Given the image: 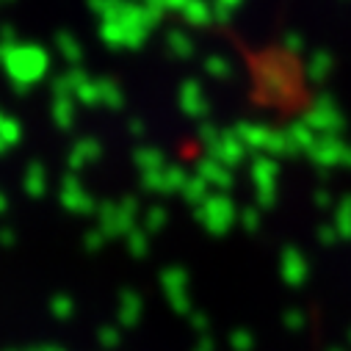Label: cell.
<instances>
[{"label": "cell", "mask_w": 351, "mask_h": 351, "mask_svg": "<svg viewBox=\"0 0 351 351\" xmlns=\"http://www.w3.org/2000/svg\"><path fill=\"white\" fill-rule=\"evenodd\" d=\"M3 64H6V75L14 86L17 95H25L31 86L47 72L50 66V58L42 47L31 45V47H23V45H12L6 47L3 53Z\"/></svg>", "instance_id": "obj_1"}, {"label": "cell", "mask_w": 351, "mask_h": 351, "mask_svg": "<svg viewBox=\"0 0 351 351\" xmlns=\"http://www.w3.org/2000/svg\"><path fill=\"white\" fill-rule=\"evenodd\" d=\"M197 221H199L208 232L224 235V232L232 227V221H235V208H232V202H230L227 197L213 194V197H208L202 205H197Z\"/></svg>", "instance_id": "obj_2"}, {"label": "cell", "mask_w": 351, "mask_h": 351, "mask_svg": "<svg viewBox=\"0 0 351 351\" xmlns=\"http://www.w3.org/2000/svg\"><path fill=\"white\" fill-rule=\"evenodd\" d=\"M252 178L257 183V202L260 208H271L277 194V160L274 158H266V155H260L252 160Z\"/></svg>", "instance_id": "obj_3"}, {"label": "cell", "mask_w": 351, "mask_h": 351, "mask_svg": "<svg viewBox=\"0 0 351 351\" xmlns=\"http://www.w3.org/2000/svg\"><path fill=\"white\" fill-rule=\"evenodd\" d=\"M160 285H163L174 313H178V315H191V299H189V291H186V285H189L186 269H169V271H163L160 274Z\"/></svg>", "instance_id": "obj_4"}, {"label": "cell", "mask_w": 351, "mask_h": 351, "mask_svg": "<svg viewBox=\"0 0 351 351\" xmlns=\"http://www.w3.org/2000/svg\"><path fill=\"white\" fill-rule=\"evenodd\" d=\"M304 125L313 130H321V133H335L337 128H343V117H340V111L335 108V103L329 100V97H321L313 108H310V114H307V119H304Z\"/></svg>", "instance_id": "obj_5"}, {"label": "cell", "mask_w": 351, "mask_h": 351, "mask_svg": "<svg viewBox=\"0 0 351 351\" xmlns=\"http://www.w3.org/2000/svg\"><path fill=\"white\" fill-rule=\"evenodd\" d=\"M210 158L221 166H238L246 160V147L235 133H219V138L210 144Z\"/></svg>", "instance_id": "obj_6"}, {"label": "cell", "mask_w": 351, "mask_h": 351, "mask_svg": "<svg viewBox=\"0 0 351 351\" xmlns=\"http://www.w3.org/2000/svg\"><path fill=\"white\" fill-rule=\"evenodd\" d=\"M61 202L72 213H92L95 210V199L89 197V191H86L75 178H66L64 180V186H61Z\"/></svg>", "instance_id": "obj_7"}, {"label": "cell", "mask_w": 351, "mask_h": 351, "mask_svg": "<svg viewBox=\"0 0 351 351\" xmlns=\"http://www.w3.org/2000/svg\"><path fill=\"white\" fill-rule=\"evenodd\" d=\"M343 155H346V147L340 144L337 136L315 138V144H313V149H310V158H313V163H318V166H337V163H343Z\"/></svg>", "instance_id": "obj_8"}, {"label": "cell", "mask_w": 351, "mask_h": 351, "mask_svg": "<svg viewBox=\"0 0 351 351\" xmlns=\"http://www.w3.org/2000/svg\"><path fill=\"white\" fill-rule=\"evenodd\" d=\"M180 108H183L189 117H194V119H199V117L208 114V100H205L202 86H199L197 80H186V83L180 86Z\"/></svg>", "instance_id": "obj_9"}, {"label": "cell", "mask_w": 351, "mask_h": 351, "mask_svg": "<svg viewBox=\"0 0 351 351\" xmlns=\"http://www.w3.org/2000/svg\"><path fill=\"white\" fill-rule=\"evenodd\" d=\"M282 277L288 285H302L307 280V257L296 246H288L282 252Z\"/></svg>", "instance_id": "obj_10"}, {"label": "cell", "mask_w": 351, "mask_h": 351, "mask_svg": "<svg viewBox=\"0 0 351 351\" xmlns=\"http://www.w3.org/2000/svg\"><path fill=\"white\" fill-rule=\"evenodd\" d=\"M97 158H100V144L95 138H80L69 149V166L72 169H83L86 163H92Z\"/></svg>", "instance_id": "obj_11"}, {"label": "cell", "mask_w": 351, "mask_h": 351, "mask_svg": "<svg viewBox=\"0 0 351 351\" xmlns=\"http://www.w3.org/2000/svg\"><path fill=\"white\" fill-rule=\"evenodd\" d=\"M199 178H202L208 186H219V189H230V186H232V174H230V169L221 166V163L213 160V158L202 160V166H199Z\"/></svg>", "instance_id": "obj_12"}, {"label": "cell", "mask_w": 351, "mask_h": 351, "mask_svg": "<svg viewBox=\"0 0 351 351\" xmlns=\"http://www.w3.org/2000/svg\"><path fill=\"white\" fill-rule=\"evenodd\" d=\"M315 144V133L304 125V122H296L288 133H285V149L288 152H310Z\"/></svg>", "instance_id": "obj_13"}, {"label": "cell", "mask_w": 351, "mask_h": 351, "mask_svg": "<svg viewBox=\"0 0 351 351\" xmlns=\"http://www.w3.org/2000/svg\"><path fill=\"white\" fill-rule=\"evenodd\" d=\"M86 80H89V77H86L83 69H77V66H75V69H66L64 75H58V77L53 80V92H56V97H69V100H72V95L80 89Z\"/></svg>", "instance_id": "obj_14"}, {"label": "cell", "mask_w": 351, "mask_h": 351, "mask_svg": "<svg viewBox=\"0 0 351 351\" xmlns=\"http://www.w3.org/2000/svg\"><path fill=\"white\" fill-rule=\"evenodd\" d=\"M138 318H141V299H138V293L125 291V293L119 296V321H122L125 326H136Z\"/></svg>", "instance_id": "obj_15"}, {"label": "cell", "mask_w": 351, "mask_h": 351, "mask_svg": "<svg viewBox=\"0 0 351 351\" xmlns=\"http://www.w3.org/2000/svg\"><path fill=\"white\" fill-rule=\"evenodd\" d=\"M180 12H183L186 23L194 25V28H205L213 20V12H210V6L205 3V0H189V3Z\"/></svg>", "instance_id": "obj_16"}, {"label": "cell", "mask_w": 351, "mask_h": 351, "mask_svg": "<svg viewBox=\"0 0 351 351\" xmlns=\"http://www.w3.org/2000/svg\"><path fill=\"white\" fill-rule=\"evenodd\" d=\"M97 103L108 106V108H122L125 97H122V89L111 80V77H97Z\"/></svg>", "instance_id": "obj_17"}, {"label": "cell", "mask_w": 351, "mask_h": 351, "mask_svg": "<svg viewBox=\"0 0 351 351\" xmlns=\"http://www.w3.org/2000/svg\"><path fill=\"white\" fill-rule=\"evenodd\" d=\"M25 191L31 194V197H42L45 194V189H47V178H45V166L42 163H28V169H25Z\"/></svg>", "instance_id": "obj_18"}, {"label": "cell", "mask_w": 351, "mask_h": 351, "mask_svg": "<svg viewBox=\"0 0 351 351\" xmlns=\"http://www.w3.org/2000/svg\"><path fill=\"white\" fill-rule=\"evenodd\" d=\"M186 171L180 169V166H163V171H160V191L163 194H174V191H183V186H186Z\"/></svg>", "instance_id": "obj_19"}, {"label": "cell", "mask_w": 351, "mask_h": 351, "mask_svg": "<svg viewBox=\"0 0 351 351\" xmlns=\"http://www.w3.org/2000/svg\"><path fill=\"white\" fill-rule=\"evenodd\" d=\"M50 111H53V119L61 130H69L75 125V103L69 97H56Z\"/></svg>", "instance_id": "obj_20"}, {"label": "cell", "mask_w": 351, "mask_h": 351, "mask_svg": "<svg viewBox=\"0 0 351 351\" xmlns=\"http://www.w3.org/2000/svg\"><path fill=\"white\" fill-rule=\"evenodd\" d=\"M307 72H310L313 80H324V77L332 72V56H329L326 50H315V56H313L310 64H307Z\"/></svg>", "instance_id": "obj_21"}, {"label": "cell", "mask_w": 351, "mask_h": 351, "mask_svg": "<svg viewBox=\"0 0 351 351\" xmlns=\"http://www.w3.org/2000/svg\"><path fill=\"white\" fill-rule=\"evenodd\" d=\"M183 197L197 208V205H202L210 194H208V183L202 180V178H189L186 180V186H183Z\"/></svg>", "instance_id": "obj_22"}, {"label": "cell", "mask_w": 351, "mask_h": 351, "mask_svg": "<svg viewBox=\"0 0 351 351\" xmlns=\"http://www.w3.org/2000/svg\"><path fill=\"white\" fill-rule=\"evenodd\" d=\"M166 45H169V50H171L174 56H180V58H189V56L194 53V42H191L183 31H169Z\"/></svg>", "instance_id": "obj_23"}, {"label": "cell", "mask_w": 351, "mask_h": 351, "mask_svg": "<svg viewBox=\"0 0 351 351\" xmlns=\"http://www.w3.org/2000/svg\"><path fill=\"white\" fill-rule=\"evenodd\" d=\"M56 45H58L61 56H64L69 64H72V61H75V64L80 61L83 53H80V42H77L75 36H69V34H58V36H56Z\"/></svg>", "instance_id": "obj_24"}, {"label": "cell", "mask_w": 351, "mask_h": 351, "mask_svg": "<svg viewBox=\"0 0 351 351\" xmlns=\"http://www.w3.org/2000/svg\"><path fill=\"white\" fill-rule=\"evenodd\" d=\"M136 166H141L144 171H155V169H163V155H160L158 149H152V147H147V149H138V152H136Z\"/></svg>", "instance_id": "obj_25"}, {"label": "cell", "mask_w": 351, "mask_h": 351, "mask_svg": "<svg viewBox=\"0 0 351 351\" xmlns=\"http://www.w3.org/2000/svg\"><path fill=\"white\" fill-rule=\"evenodd\" d=\"M337 238H351V197L343 199V205L337 208Z\"/></svg>", "instance_id": "obj_26"}, {"label": "cell", "mask_w": 351, "mask_h": 351, "mask_svg": "<svg viewBox=\"0 0 351 351\" xmlns=\"http://www.w3.org/2000/svg\"><path fill=\"white\" fill-rule=\"evenodd\" d=\"M205 72H210L213 77L224 80V77L232 75V64L227 58H221V56H210V58H205Z\"/></svg>", "instance_id": "obj_27"}, {"label": "cell", "mask_w": 351, "mask_h": 351, "mask_svg": "<svg viewBox=\"0 0 351 351\" xmlns=\"http://www.w3.org/2000/svg\"><path fill=\"white\" fill-rule=\"evenodd\" d=\"M50 310H53V315H56V318L66 321V318L75 313V302H72V296H66V293H58V296H53V302H50Z\"/></svg>", "instance_id": "obj_28"}, {"label": "cell", "mask_w": 351, "mask_h": 351, "mask_svg": "<svg viewBox=\"0 0 351 351\" xmlns=\"http://www.w3.org/2000/svg\"><path fill=\"white\" fill-rule=\"evenodd\" d=\"M128 246H130V252H133L136 257H144V254H147V246H149L147 232L138 230V227H133V230L128 232Z\"/></svg>", "instance_id": "obj_29"}, {"label": "cell", "mask_w": 351, "mask_h": 351, "mask_svg": "<svg viewBox=\"0 0 351 351\" xmlns=\"http://www.w3.org/2000/svg\"><path fill=\"white\" fill-rule=\"evenodd\" d=\"M166 219H169V216H166V210H163L160 205H158V208H152V210L147 213V221H144V227H147V230H144V232H160V230H163V224H166Z\"/></svg>", "instance_id": "obj_30"}, {"label": "cell", "mask_w": 351, "mask_h": 351, "mask_svg": "<svg viewBox=\"0 0 351 351\" xmlns=\"http://www.w3.org/2000/svg\"><path fill=\"white\" fill-rule=\"evenodd\" d=\"M75 95H77V100H80L83 106H97V83H95V80H86Z\"/></svg>", "instance_id": "obj_31"}, {"label": "cell", "mask_w": 351, "mask_h": 351, "mask_svg": "<svg viewBox=\"0 0 351 351\" xmlns=\"http://www.w3.org/2000/svg\"><path fill=\"white\" fill-rule=\"evenodd\" d=\"M252 332H246V329H238L235 335H232V346L238 348V351H246V348H252Z\"/></svg>", "instance_id": "obj_32"}, {"label": "cell", "mask_w": 351, "mask_h": 351, "mask_svg": "<svg viewBox=\"0 0 351 351\" xmlns=\"http://www.w3.org/2000/svg\"><path fill=\"white\" fill-rule=\"evenodd\" d=\"M83 243H86V249H89V252H100V246L106 243V235L100 230H95V232H89L83 238Z\"/></svg>", "instance_id": "obj_33"}, {"label": "cell", "mask_w": 351, "mask_h": 351, "mask_svg": "<svg viewBox=\"0 0 351 351\" xmlns=\"http://www.w3.org/2000/svg\"><path fill=\"white\" fill-rule=\"evenodd\" d=\"M241 224H243V230L254 232L257 224H260V213H257V210H243V213H241Z\"/></svg>", "instance_id": "obj_34"}, {"label": "cell", "mask_w": 351, "mask_h": 351, "mask_svg": "<svg viewBox=\"0 0 351 351\" xmlns=\"http://www.w3.org/2000/svg\"><path fill=\"white\" fill-rule=\"evenodd\" d=\"M100 343L103 346H117L119 343V329L117 326H103L100 329Z\"/></svg>", "instance_id": "obj_35"}, {"label": "cell", "mask_w": 351, "mask_h": 351, "mask_svg": "<svg viewBox=\"0 0 351 351\" xmlns=\"http://www.w3.org/2000/svg\"><path fill=\"white\" fill-rule=\"evenodd\" d=\"M285 324H288L291 329H302V326H304V313H302V310H288V313H285Z\"/></svg>", "instance_id": "obj_36"}, {"label": "cell", "mask_w": 351, "mask_h": 351, "mask_svg": "<svg viewBox=\"0 0 351 351\" xmlns=\"http://www.w3.org/2000/svg\"><path fill=\"white\" fill-rule=\"evenodd\" d=\"M318 238H321V243H324V246H332V243L337 241V230H335L332 224H324V227H321V232H318Z\"/></svg>", "instance_id": "obj_37"}, {"label": "cell", "mask_w": 351, "mask_h": 351, "mask_svg": "<svg viewBox=\"0 0 351 351\" xmlns=\"http://www.w3.org/2000/svg\"><path fill=\"white\" fill-rule=\"evenodd\" d=\"M186 3H189V0H160V9H174V12H180Z\"/></svg>", "instance_id": "obj_38"}, {"label": "cell", "mask_w": 351, "mask_h": 351, "mask_svg": "<svg viewBox=\"0 0 351 351\" xmlns=\"http://www.w3.org/2000/svg\"><path fill=\"white\" fill-rule=\"evenodd\" d=\"M191 324H194V329H208V318L202 315V313H191Z\"/></svg>", "instance_id": "obj_39"}, {"label": "cell", "mask_w": 351, "mask_h": 351, "mask_svg": "<svg viewBox=\"0 0 351 351\" xmlns=\"http://www.w3.org/2000/svg\"><path fill=\"white\" fill-rule=\"evenodd\" d=\"M197 351H213V340L208 337V335H202V340H199V348Z\"/></svg>", "instance_id": "obj_40"}, {"label": "cell", "mask_w": 351, "mask_h": 351, "mask_svg": "<svg viewBox=\"0 0 351 351\" xmlns=\"http://www.w3.org/2000/svg\"><path fill=\"white\" fill-rule=\"evenodd\" d=\"M216 3H219L221 9H230V12H232V9H235V6L241 3V0H216Z\"/></svg>", "instance_id": "obj_41"}, {"label": "cell", "mask_w": 351, "mask_h": 351, "mask_svg": "<svg viewBox=\"0 0 351 351\" xmlns=\"http://www.w3.org/2000/svg\"><path fill=\"white\" fill-rule=\"evenodd\" d=\"M0 241H6V246H12V243H14V232H12V230H6L3 235H0Z\"/></svg>", "instance_id": "obj_42"}, {"label": "cell", "mask_w": 351, "mask_h": 351, "mask_svg": "<svg viewBox=\"0 0 351 351\" xmlns=\"http://www.w3.org/2000/svg\"><path fill=\"white\" fill-rule=\"evenodd\" d=\"M315 202H318L321 208H326V205H329V194H324V191H321V194L315 197Z\"/></svg>", "instance_id": "obj_43"}, {"label": "cell", "mask_w": 351, "mask_h": 351, "mask_svg": "<svg viewBox=\"0 0 351 351\" xmlns=\"http://www.w3.org/2000/svg\"><path fill=\"white\" fill-rule=\"evenodd\" d=\"M6 208H9V199H6V197H3V194H0V213H3V210H6Z\"/></svg>", "instance_id": "obj_44"}, {"label": "cell", "mask_w": 351, "mask_h": 351, "mask_svg": "<svg viewBox=\"0 0 351 351\" xmlns=\"http://www.w3.org/2000/svg\"><path fill=\"white\" fill-rule=\"evenodd\" d=\"M147 6H160V0H144Z\"/></svg>", "instance_id": "obj_45"}, {"label": "cell", "mask_w": 351, "mask_h": 351, "mask_svg": "<svg viewBox=\"0 0 351 351\" xmlns=\"http://www.w3.org/2000/svg\"><path fill=\"white\" fill-rule=\"evenodd\" d=\"M34 351H61V348H56V346H50V348H34Z\"/></svg>", "instance_id": "obj_46"}, {"label": "cell", "mask_w": 351, "mask_h": 351, "mask_svg": "<svg viewBox=\"0 0 351 351\" xmlns=\"http://www.w3.org/2000/svg\"><path fill=\"white\" fill-rule=\"evenodd\" d=\"M348 337H351V332H348Z\"/></svg>", "instance_id": "obj_47"}]
</instances>
